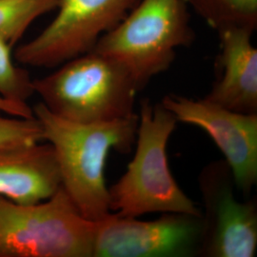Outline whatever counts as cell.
Wrapping results in <instances>:
<instances>
[{
  "label": "cell",
  "mask_w": 257,
  "mask_h": 257,
  "mask_svg": "<svg viewBox=\"0 0 257 257\" xmlns=\"http://www.w3.org/2000/svg\"><path fill=\"white\" fill-rule=\"evenodd\" d=\"M96 229L63 187L36 204L0 196V257H93Z\"/></svg>",
  "instance_id": "cell-5"
},
{
  "label": "cell",
  "mask_w": 257,
  "mask_h": 257,
  "mask_svg": "<svg viewBox=\"0 0 257 257\" xmlns=\"http://www.w3.org/2000/svg\"><path fill=\"white\" fill-rule=\"evenodd\" d=\"M57 7V0H0V38L14 46L35 20Z\"/></svg>",
  "instance_id": "cell-13"
},
{
  "label": "cell",
  "mask_w": 257,
  "mask_h": 257,
  "mask_svg": "<svg viewBox=\"0 0 257 257\" xmlns=\"http://www.w3.org/2000/svg\"><path fill=\"white\" fill-rule=\"evenodd\" d=\"M203 219L181 212H163L155 220L110 212L97 221L93 257L199 256Z\"/></svg>",
  "instance_id": "cell-7"
},
{
  "label": "cell",
  "mask_w": 257,
  "mask_h": 257,
  "mask_svg": "<svg viewBox=\"0 0 257 257\" xmlns=\"http://www.w3.org/2000/svg\"><path fill=\"white\" fill-rule=\"evenodd\" d=\"M254 31L234 25L216 31L217 76L206 99L230 110L257 113V49L251 41Z\"/></svg>",
  "instance_id": "cell-10"
},
{
  "label": "cell",
  "mask_w": 257,
  "mask_h": 257,
  "mask_svg": "<svg viewBox=\"0 0 257 257\" xmlns=\"http://www.w3.org/2000/svg\"><path fill=\"white\" fill-rule=\"evenodd\" d=\"M138 114L137 149L127 171L109 188L110 211L120 216L139 217L151 212H181L201 216L172 175L167 145L176 124L175 115L161 102L143 99Z\"/></svg>",
  "instance_id": "cell-2"
},
{
  "label": "cell",
  "mask_w": 257,
  "mask_h": 257,
  "mask_svg": "<svg viewBox=\"0 0 257 257\" xmlns=\"http://www.w3.org/2000/svg\"><path fill=\"white\" fill-rule=\"evenodd\" d=\"M0 113L18 117H34V110L28 105L27 102H15L0 96Z\"/></svg>",
  "instance_id": "cell-16"
},
{
  "label": "cell",
  "mask_w": 257,
  "mask_h": 257,
  "mask_svg": "<svg viewBox=\"0 0 257 257\" xmlns=\"http://www.w3.org/2000/svg\"><path fill=\"white\" fill-rule=\"evenodd\" d=\"M189 8L186 0H140L92 51L124 65L141 91L171 68L178 48L193 44Z\"/></svg>",
  "instance_id": "cell-4"
},
{
  "label": "cell",
  "mask_w": 257,
  "mask_h": 257,
  "mask_svg": "<svg viewBox=\"0 0 257 257\" xmlns=\"http://www.w3.org/2000/svg\"><path fill=\"white\" fill-rule=\"evenodd\" d=\"M203 238L199 256L253 257L257 248L255 199L236 198L233 175L225 159L203 168Z\"/></svg>",
  "instance_id": "cell-8"
},
{
  "label": "cell",
  "mask_w": 257,
  "mask_h": 257,
  "mask_svg": "<svg viewBox=\"0 0 257 257\" xmlns=\"http://www.w3.org/2000/svg\"><path fill=\"white\" fill-rule=\"evenodd\" d=\"M34 114L43 140L54 149L62 187L83 216L99 221L110 213L105 164L110 151L128 154L137 140L138 114L109 122L82 124L52 113L40 102Z\"/></svg>",
  "instance_id": "cell-1"
},
{
  "label": "cell",
  "mask_w": 257,
  "mask_h": 257,
  "mask_svg": "<svg viewBox=\"0 0 257 257\" xmlns=\"http://www.w3.org/2000/svg\"><path fill=\"white\" fill-rule=\"evenodd\" d=\"M140 0H57V14L37 37L17 49L16 59L53 68L91 52Z\"/></svg>",
  "instance_id": "cell-6"
},
{
  "label": "cell",
  "mask_w": 257,
  "mask_h": 257,
  "mask_svg": "<svg viewBox=\"0 0 257 257\" xmlns=\"http://www.w3.org/2000/svg\"><path fill=\"white\" fill-rule=\"evenodd\" d=\"M213 30L243 26L256 30L257 0H186Z\"/></svg>",
  "instance_id": "cell-12"
},
{
  "label": "cell",
  "mask_w": 257,
  "mask_h": 257,
  "mask_svg": "<svg viewBox=\"0 0 257 257\" xmlns=\"http://www.w3.org/2000/svg\"><path fill=\"white\" fill-rule=\"evenodd\" d=\"M41 140L42 128L36 116L26 118L0 113V148L32 144Z\"/></svg>",
  "instance_id": "cell-15"
},
{
  "label": "cell",
  "mask_w": 257,
  "mask_h": 257,
  "mask_svg": "<svg viewBox=\"0 0 257 257\" xmlns=\"http://www.w3.org/2000/svg\"><path fill=\"white\" fill-rule=\"evenodd\" d=\"M12 45L0 38V96L15 102H27L35 93L33 79L26 70L15 64Z\"/></svg>",
  "instance_id": "cell-14"
},
{
  "label": "cell",
  "mask_w": 257,
  "mask_h": 257,
  "mask_svg": "<svg viewBox=\"0 0 257 257\" xmlns=\"http://www.w3.org/2000/svg\"><path fill=\"white\" fill-rule=\"evenodd\" d=\"M161 104L177 120L202 128L229 164L236 189L248 196L257 182V113L230 110L205 97L169 93Z\"/></svg>",
  "instance_id": "cell-9"
},
{
  "label": "cell",
  "mask_w": 257,
  "mask_h": 257,
  "mask_svg": "<svg viewBox=\"0 0 257 257\" xmlns=\"http://www.w3.org/2000/svg\"><path fill=\"white\" fill-rule=\"evenodd\" d=\"M59 66L54 73L33 80L35 93L56 116L91 124L137 113L138 85L116 59L91 51Z\"/></svg>",
  "instance_id": "cell-3"
},
{
  "label": "cell",
  "mask_w": 257,
  "mask_h": 257,
  "mask_svg": "<svg viewBox=\"0 0 257 257\" xmlns=\"http://www.w3.org/2000/svg\"><path fill=\"white\" fill-rule=\"evenodd\" d=\"M61 175L51 144L40 142L0 148V196L18 204H36L60 188Z\"/></svg>",
  "instance_id": "cell-11"
}]
</instances>
